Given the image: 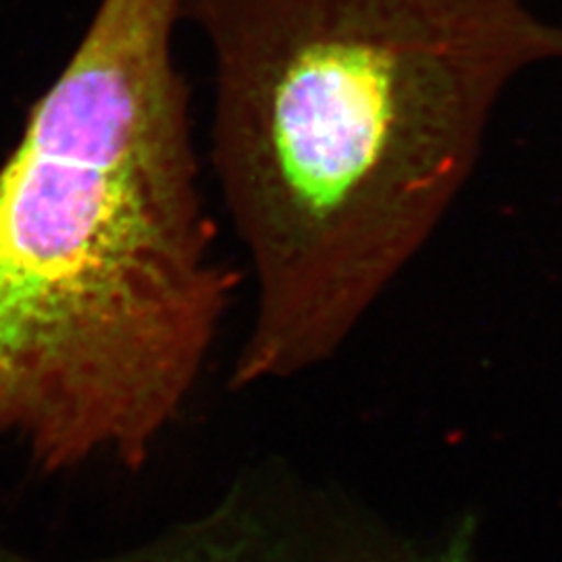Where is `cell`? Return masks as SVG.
Wrapping results in <instances>:
<instances>
[{"instance_id":"6da1fadb","label":"cell","mask_w":562,"mask_h":562,"mask_svg":"<svg viewBox=\"0 0 562 562\" xmlns=\"http://www.w3.org/2000/svg\"><path fill=\"white\" fill-rule=\"evenodd\" d=\"M211 162L257 283L232 387L331 361L431 240L508 86L562 60L527 0H186Z\"/></svg>"},{"instance_id":"3957f363","label":"cell","mask_w":562,"mask_h":562,"mask_svg":"<svg viewBox=\"0 0 562 562\" xmlns=\"http://www.w3.org/2000/svg\"><path fill=\"white\" fill-rule=\"evenodd\" d=\"M0 562H38L0 546ZM99 562H469L467 540L419 548L315 504L232 494L199 521Z\"/></svg>"},{"instance_id":"7a4b0ae2","label":"cell","mask_w":562,"mask_h":562,"mask_svg":"<svg viewBox=\"0 0 562 562\" xmlns=\"http://www.w3.org/2000/svg\"><path fill=\"white\" fill-rule=\"evenodd\" d=\"M183 4L101 0L0 162V436L46 471L140 467L236 288L173 55Z\"/></svg>"}]
</instances>
